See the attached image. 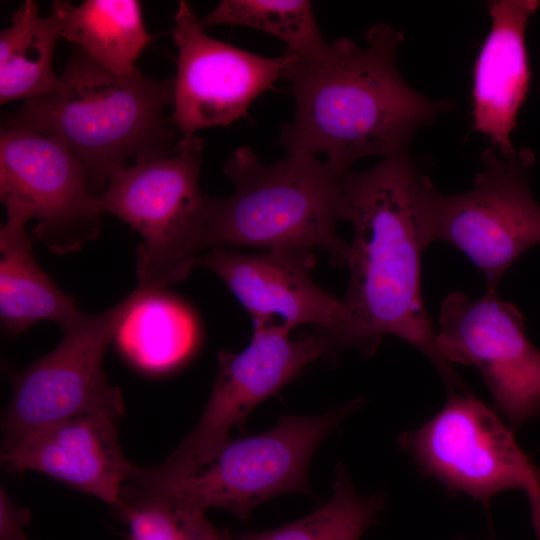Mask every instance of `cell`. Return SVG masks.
<instances>
[{
    "mask_svg": "<svg viewBox=\"0 0 540 540\" xmlns=\"http://www.w3.org/2000/svg\"><path fill=\"white\" fill-rule=\"evenodd\" d=\"M439 327L442 357L479 371L512 431L540 415V351L513 304L498 292L486 290L473 300L455 291L442 302Z\"/></svg>",
    "mask_w": 540,
    "mask_h": 540,
    "instance_id": "8fae6325",
    "label": "cell"
},
{
    "mask_svg": "<svg viewBox=\"0 0 540 540\" xmlns=\"http://www.w3.org/2000/svg\"><path fill=\"white\" fill-rule=\"evenodd\" d=\"M534 160L528 148L507 157L495 147L486 149L473 188L461 194H442L427 178L421 200L423 249L437 241L451 244L482 271L486 290L497 292L509 267L540 243V205L529 178Z\"/></svg>",
    "mask_w": 540,
    "mask_h": 540,
    "instance_id": "52a82bcc",
    "label": "cell"
},
{
    "mask_svg": "<svg viewBox=\"0 0 540 540\" xmlns=\"http://www.w3.org/2000/svg\"><path fill=\"white\" fill-rule=\"evenodd\" d=\"M61 16V38L79 47L96 63L119 76H131L153 35L143 23L137 0H86L52 3Z\"/></svg>",
    "mask_w": 540,
    "mask_h": 540,
    "instance_id": "ac0fdd59",
    "label": "cell"
},
{
    "mask_svg": "<svg viewBox=\"0 0 540 540\" xmlns=\"http://www.w3.org/2000/svg\"><path fill=\"white\" fill-rule=\"evenodd\" d=\"M174 20L178 55L169 119L180 142L191 141L203 128L246 117L254 100L272 89L294 58L289 51L263 57L210 37L184 0L178 2Z\"/></svg>",
    "mask_w": 540,
    "mask_h": 540,
    "instance_id": "7c38bea8",
    "label": "cell"
},
{
    "mask_svg": "<svg viewBox=\"0 0 540 540\" xmlns=\"http://www.w3.org/2000/svg\"><path fill=\"white\" fill-rule=\"evenodd\" d=\"M398 443L425 476L483 503L505 490L523 491L540 539V470L510 427L470 392L449 394L434 417Z\"/></svg>",
    "mask_w": 540,
    "mask_h": 540,
    "instance_id": "9c48e42d",
    "label": "cell"
},
{
    "mask_svg": "<svg viewBox=\"0 0 540 540\" xmlns=\"http://www.w3.org/2000/svg\"><path fill=\"white\" fill-rule=\"evenodd\" d=\"M0 198L6 217L38 220L33 237L52 253L79 251L101 230L100 196L58 138L7 121L0 133Z\"/></svg>",
    "mask_w": 540,
    "mask_h": 540,
    "instance_id": "30bf717a",
    "label": "cell"
},
{
    "mask_svg": "<svg viewBox=\"0 0 540 540\" xmlns=\"http://www.w3.org/2000/svg\"><path fill=\"white\" fill-rule=\"evenodd\" d=\"M116 515L129 530V540H234L228 529L214 526L205 512L126 483Z\"/></svg>",
    "mask_w": 540,
    "mask_h": 540,
    "instance_id": "603a6c76",
    "label": "cell"
},
{
    "mask_svg": "<svg viewBox=\"0 0 540 540\" xmlns=\"http://www.w3.org/2000/svg\"><path fill=\"white\" fill-rule=\"evenodd\" d=\"M196 265L213 271L232 291L253 321L276 320L292 329L318 328L330 350L357 347V334L345 302L326 292L311 277L313 250L273 249L244 254L214 247Z\"/></svg>",
    "mask_w": 540,
    "mask_h": 540,
    "instance_id": "4fadbf2b",
    "label": "cell"
},
{
    "mask_svg": "<svg viewBox=\"0 0 540 540\" xmlns=\"http://www.w3.org/2000/svg\"><path fill=\"white\" fill-rule=\"evenodd\" d=\"M118 420L89 413L56 422L3 446L2 466L44 473L114 506L136 467L121 451Z\"/></svg>",
    "mask_w": 540,
    "mask_h": 540,
    "instance_id": "9a60e30c",
    "label": "cell"
},
{
    "mask_svg": "<svg viewBox=\"0 0 540 540\" xmlns=\"http://www.w3.org/2000/svg\"><path fill=\"white\" fill-rule=\"evenodd\" d=\"M384 503L379 493L358 494L339 464L332 497L314 512L271 530L245 532L234 540H361L376 523Z\"/></svg>",
    "mask_w": 540,
    "mask_h": 540,
    "instance_id": "44dd1931",
    "label": "cell"
},
{
    "mask_svg": "<svg viewBox=\"0 0 540 540\" xmlns=\"http://www.w3.org/2000/svg\"><path fill=\"white\" fill-rule=\"evenodd\" d=\"M169 285L138 284L112 308L97 314L77 310L63 321L59 344L12 377V394L1 421L3 446L71 417L124 415L122 393L102 369L106 349L136 306Z\"/></svg>",
    "mask_w": 540,
    "mask_h": 540,
    "instance_id": "8992f818",
    "label": "cell"
},
{
    "mask_svg": "<svg viewBox=\"0 0 540 540\" xmlns=\"http://www.w3.org/2000/svg\"><path fill=\"white\" fill-rule=\"evenodd\" d=\"M422 174L407 153L343 175V218L354 230L343 301L356 328L357 348L373 353L395 336L434 365L451 393L467 388L436 345L420 287L424 251L421 229Z\"/></svg>",
    "mask_w": 540,
    "mask_h": 540,
    "instance_id": "7a4b0ae2",
    "label": "cell"
},
{
    "mask_svg": "<svg viewBox=\"0 0 540 540\" xmlns=\"http://www.w3.org/2000/svg\"><path fill=\"white\" fill-rule=\"evenodd\" d=\"M29 521V509L18 507L1 488L0 540H30L24 531Z\"/></svg>",
    "mask_w": 540,
    "mask_h": 540,
    "instance_id": "cb8c5ba5",
    "label": "cell"
},
{
    "mask_svg": "<svg viewBox=\"0 0 540 540\" xmlns=\"http://www.w3.org/2000/svg\"><path fill=\"white\" fill-rule=\"evenodd\" d=\"M26 223L6 217L0 227V317L12 336L40 321L60 325L77 311L75 299L63 292L34 258Z\"/></svg>",
    "mask_w": 540,
    "mask_h": 540,
    "instance_id": "e0dca14e",
    "label": "cell"
},
{
    "mask_svg": "<svg viewBox=\"0 0 540 540\" xmlns=\"http://www.w3.org/2000/svg\"><path fill=\"white\" fill-rule=\"evenodd\" d=\"M537 0L488 2L491 29L473 69V128L503 155L516 152L511 135L530 82L525 29L537 12Z\"/></svg>",
    "mask_w": 540,
    "mask_h": 540,
    "instance_id": "2e32d148",
    "label": "cell"
},
{
    "mask_svg": "<svg viewBox=\"0 0 540 540\" xmlns=\"http://www.w3.org/2000/svg\"><path fill=\"white\" fill-rule=\"evenodd\" d=\"M203 142L119 169L100 196L103 212L137 231L138 284L186 278L207 246L208 195L199 186Z\"/></svg>",
    "mask_w": 540,
    "mask_h": 540,
    "instance_id": "ba28073f",
    "label": "cell"
},
{
    "mask_svg": "<svg viewBox=\"0 0 540 540\" xmlns=\"http://www.w3.org/2000/svg\"><path fill=\"white\" fill-rule=\"evenodd\" d=\"M361 399L319 416H285L261 434L220 443L188 461L135 467L131 483L206 512L217 507L247 520L255 507L288 492H309L307 469L321 440Z\"/></svg>",
    "mask_w": 540,
    "mask_h": 540,
    "instance_id": "5b68a950",
    "label": "cell"
},
{
    "mask_svg": "<svg viewBox=\"0 0 540 540\" xmlns=\"http://www.w3.org/2000/svg\"><path fill=\"white\" fill-rule=\"evenodd\" d=\"M366 40L361 48L340 37L315 56L294 55L282 75L295 99L293 120L280 134L287 154H325L326 162L347 171L364 157L407 153L416 130L452 108L448 100L421 95L400 75L401 31L377 23Z\"/></svg>",
    "mask_w": 540,
    "mask_h": 540,
    "instance_id": "6da1fadb",
    "label": "cell"
},
{
    "mask_svg": "<svg viewBox=\"0 0 540 540\" xmlns=\"http://www.w3.org/2000/svg\"><path fill=\"white\" fill-rule=\"evenodd\" d=\"M172 102L173 81L140 70L113 74L74 46L58 88L24 100L4 120L61 140L83 166L90 191L101 196L129 159L178 151L180 134L164 115Z\"/></svg>",
    "mask_w": 540,
    "mask_h": 540,
    "instance_id": "3957f363",
    "label": "cell"
},
{
    "mask_svg": "<svg viewBox=\"0 0 540 540\" xmlns=\"http://www.w3.org/2000/svg\"><path fill=\"white\" fill-rule=\"evenodd\" d=\"M61 38V16L54 8L39 16L38 4L25 0L0 33V103L30 99L55 91L59 76L53 54Z\"/></svg>",
    "mask_w": 540,
    "mask_h": 540,
    "instance_id": "d6986e66",
    "label": "cell"
},
{
    "mask_svg": "<svg viewBox=\"0 0 540 540\" xmlns=\"http://www.w3.org/2000/svg\"><path fill=\"white\" fill-rule=\"evenodd\" d=\"M115 339L137 366L164 371L181 363L193 351L196 322L183 304L160 293L136 306Z\"/></svg>",
    "mask_w": 540,
    "mask_h": 540,
    "instance_id": "ffe728a7",
    "label": "cell"
},
{
    "mask_svg": "<svg viewBox=\"0 0 540 540\" xmlns=\"http://www.w3.org/2000/svg\"><path fill=\"white\" fill-rule=\"evenodd\" d=\"M283 322L253 321L252 338L238 353H218V374L196 427L168 457L173 462L198 458L242 427L249 413L276 394L309 364L330 350L319 334L293 339Z\"/></svg>",
    "mask_w": 540,
    "mask_h": 540,
    "instance_id": "5bb4252c",
    "label": "cell"
},
{
    "mask_svg": "<svg viewBox=\"0 0 540 540\" xmlns=\"http://www.w3.org/2000/svg\"><path fill=\"white\" fill-rule=\"evenodd\" d=\"M456 540H465V539H456Z\"/></svg>",
    "mask_w": 540,
    "mask_h": 540,
    "instance_id": "d4e9b609",
    "label": "cell"
},
{
    "mask_svg": "<svg viewBox=\"0 0 540 540\" xmlns=\"http://www.w3.org/2000/svg\"><path fill=\"white\" fill-rule=\"evenodd\" d=\"M223 172L234 192L208 197V247L319 248L333 265L347 268L350 245L337 234L344 220L346 171L307 154H287L265 165L250 147L241 146Z\"/></svg>",
    "mask_w": 540,
    "mask_h": 540,
    "instance_id": "277c9868",
    "label": "cell"
},
{
    "mask_svg": "<svg viewBox=\"0 0 540 540\" xmlns=\"http://www.w3.org/2000/svg\"><path fill=\"white\" fill-rule=\"evenodd\" d=\"M201 26L239 25L258 29L287 44V51L299 58L325 50L311 1L306 0H223L204 18Z\"/></svg>",
    "mask_w": 540,
    "mask_h": 540,
    "instance_id": "7402d4cb",
    "label": "cell"
}]
</instances>
